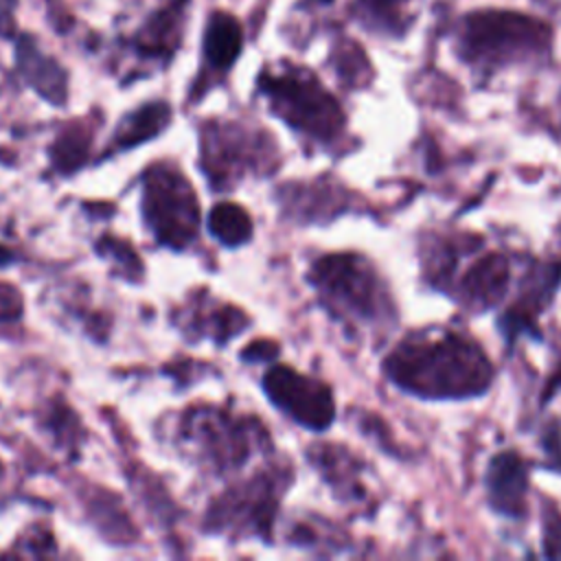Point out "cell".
I'll return each instance as SVG.
<instances>
[{"label":"cell","instance_id":"15","mask_svg":"<svg viewBox=\"0 0 561 561\" xmlns=\"http://www.w3.org/2000/svg\"><path fill=\"white\" fill-rule=\"evenodd\" d=\"M541 550L546 557H561V513L552 504L541 511Z\"/></svg>","mask_w":561,"mask_h":561},{"label":"cell","instance_id":"17","mask_svg":"<svg viewBox=\"0 0 561 561\" xmlns=\"http://www.w3.org/2000/svg\"><path fill=\"white\" fill-rule=\"evenodd\" d=\"M22 311V300L9 285H0V318H18Z\"/></svg>","mask_w":561,"mask_h":561},{"label":"cell","instance_id":"1","mask_svg":"<svg viewBox=\"0 0 561 561\" xmlns=\"http://www.w3.org/2000/svg\"><path fill=\"white\" fill-rule=\"evenodd\" d=\"M383 375L421 401H467L482 397L495 368L482 344L447 327H427L401 337L383 359Z\"/></svg>","mask_w":561,"mask_h":561},{"label":"cell","instance_id":"7","mask_svg":"<svg viewBox=\"0 0 561 561\" xmlns=\"http://www.w3.org/2000/svg\"><path fill=\"white\" fill-rule=\"evenodd\" d=\"M188 0H156L138 26L129 33L127 46L145 61L164 64L173 57L186 28Z\"/></svg>","mask_w":561,"mask_h":561},{"label":"cell","instance_id":"3","mask_svg":"<svg viewBox=\"0 0 561 561\" xmlns=\"http://www.w3.org/2000/svg\"><path fill=\"white\" fill-rule=\"evenodd\" d=\"M259 88L289 125L318 140L340 136L344 114L311 72L291 66L285 70H267L259 77Z\"/></svg>","mask_w":561,"mask_h":561},{"label":"cell","instance_id":"11","mask_svg":"<svg viewBox=\"0 0 561 561\" xmlns=\"http://www.w3.org/2000/svg\"><path fill=\"white\" fill-rule=\"evenodd\" d=\"M243 48V28L239 20L228 11H213L206 18L204 37H202V55L204 70L224 75L232 68L239 53Z\"/></svg>","mask_w":561,"mask_h":561},{"label":"cell","instance_id":"8","mask_svg":"<svg viewBox=\"0 0 561 561\" xmlns=\"http://www.w3.org/2000/svg\"><path fill=\"white\" fill-rule=\"evenodd\" d=\"M561 285V263H530L528 272L519 280L515 300L502 313L497 327L504 337H517L524 333H537L539 311L546 309L557 287Z\"/></svg>","mask_w":561,"mask_h":561},{"label":"cell","instance_id":"19","mask_svg":"<svg viewBox=\"0 0 561 561\" xmlns=\"http://www.w3.org/2000/svg\"><path fill=\"white\" fill-rule=\"evenodd\" d=\"M276 355V344L263 340V342H256V344H250L245 351H243V357L245 359H254V362H261V359H270Z\"/></svg>","mask_w":561,"mask_h":561},{"label":"cell","instance_id":"18","mask_svg":"<svg viewBox=\"0 0 561 561\" xmlns=\"http://www.w3.org/2000/svg\"><path fill=\"white\" fill-rule=\"evenodd\" d=\"M15 7L18 0H0V37L9 39L15 33Z\"/></svg>","mask_w":561,"mask_h":561},{"label":"cell","instance_id":"16","mask_svg":"<svg viewBox=\"0 0 561 561\" xmlns=\"http://www.w3.org/2000/svg\"><path fill=\"white\" fill-rule=\"evenodd\" d=\"M101 252H107V254H112V259H116L121 265H125L127 270H131V267H136V270H140V261L136 259V254L125 245V243H121V241H116V239H110V237H105L103 241H101Z\"/></svg>","mask_w":561,"mask_h":561},{"label":"cell","instance_id":"20","mask_svg":"<svg viewBox=\"0 0 561 561\" xmlns=\"http://www.w3.org/2000/svg\"><path fill=\"white\" fill-rule=\"evenodd\" d=\"M11 261V252L0 245V265H7Z\"/></svg>","mask_w":561,"mask_h":561},{"label":"cell","instance_id":"12","mask_svg":"<svg viewBox=\"0 0 561 561\" xmlns=\"http://www.w3.org/2000/svg\"><path fill=\"white\" fill-rule=\"evenodd\" d=\"M171 116V110L167 103H147L134 114H129L123 125L118 127V134L114 136V147L125 149L131 145H138L156 134L167 125Z\"/></svg>","mask_w":561,"mask_h":561},{"label":"cell","instance_id":"4","mask_svg":"<svg viewBox=\"0 0 561 561\" xmlns=\"http://www.w3.org/2000/svg\"><path fill=\"white\" fill-rule=\"evenodd\" d=\"M147 221L153 232L169 245L182 248L197 226V204L188 182L169 167L147 173L145 184Z\"/></svg>","mask_w":561,"mask_h":561},{"label":"cell","instance_id":"5","mask_svg":"<svg viewBox=\"0 0 561 561\" xmlns=\"http://www.w3.org/2000/svg\"><path fill=\"white\" fill-rule=\"evenodd\" d=\"M478 245L471 254V261L465 267H458L447 296H451L465 311L484 313L504 302L511 291L513 280V261L506 252L489 250L480 252Z\"/></svg>","mask_w":561,"mask_h":561},{"label":"cell","instance_id":"2","mask_svg":"<svg viewBox=\"0 0 561 561\" xmlns=\"http://www.w3.org/2000/svg\"><path fill=\"white\" fill-rule=\"evenodd\" d=\"M313 285L331 309L364 324H390L397 309L388 285L370 261L359 254H329L313 265Z\"/></svg>","mask_w":561,"mask_h":561},{"label":"cell","instance_id":"10","mask_svg":"<svg viewBox=\"0 0 561 561\" xmlns=\"http://www.w3.org/2000/svg\"><path fill=\"white\" fill-rule=\"evenodd\" d=\"M15 61L24 81L37 90L44 99L59 105L66 99V72L48 57L33 35H20L15 39Z\"/></svg>","mask_w":561,"mask_h":561},{"label":"cell","instance_id":"6","mask_svg":"<svg viewBox=\"0 0 561 561\" xmlns=\"http://www.w3.org/2000/svg\"><path fill=\"white\" fill-rule=\"evenodd\" d=\"M265 390L276 405L309 430H324L335 416L331 390L291 368L278 366L270 370L265 377Z\"/></svg>","mask_w":561,"mask_h":561},{"label":"cell","instance_id":"14","mask_svg":"<svg viewBox=\"0 0 561 561\" xmlns=\"http://www.w3.org/2000/svg\"><path fill=\"white\" fill-rule=\"evenodd\" d=\"M85 149H88V134L83 131V127L75 125L57 138L53 147V160L61 171H72L85 158Z\"/></svg>","mask_w":561,"mask_h":561},{"label":"cell","instance_id":"9","mask_svg":"<svg viewBox=\"0 0 561 561\" xmlns=\"http://www.w3.org/2000/svg\"><path fill=\"white\" fill-rule=\"evenodd\" d=\"M530 473L526 458L515 449L491 456L484 471V491L491 511L504 519L522 522L528 517Z\"/></svg>","mask_w":561,"mask_h":561},{"label":"cell","instance_id":"13","mask_svg":"<svg viewBox=\"0 0 561 561\" xmlns=\"http://www.w3.org/2000/svg\"><path fill=\"white\" fill-rule=\"evenodd\" d=\"M208 228L215 239L226 245H237L250 239L252 224L248 213L237 204H217L208 217Z\"/></svg>","mask_w":561,"mask_h":561}]
</instances>
